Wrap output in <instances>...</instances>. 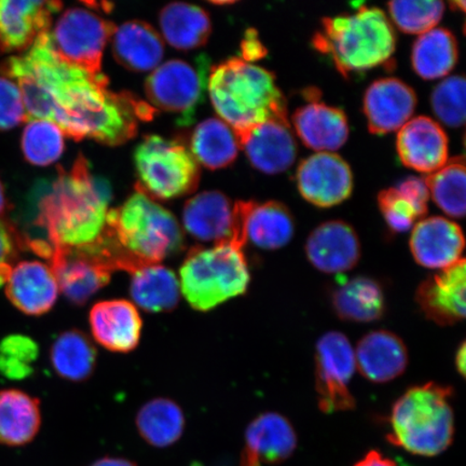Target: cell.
<instances>
[{"mask_svg":"<svg viewBox=\"0 0 466 466\" xmlns=\"http://www.w3.org/2000/svg\"><path fill=\"white\" fill-rule=\"evenodd\" d=\"M49 32L0 66V73L19 86L28 121L54 122L75 141L89 137L109 146L129 141L138 119L153 118L154 109L126 93L110 92L106 76L95 77L64 61Z\"/></svg>","mask_w":466,"mask_h":466,"instance_id":"cell-1","label":"cell"},{"mask_svg":"<svg viewBox=\"0 0 466 466\" xmlns=\"http://www.w3.org/2000/svg\"><path fill=\"white\" fill-rule=\"evenodd\" d=\"M110 199V185L92 174L84 156L76 159L71 170L60 168L38 201L36 225L46 233L50 255L57 248L89 247L100 241Z\"/></svg>","mask_w":466,"mask_h":466,"instance_id":"cell-2","label":"cell"},{"mask_svg":"<svg viewBox=\"0 0 466 466\" xmlns=\"http://www.w3.org/2000/svg\"><path fill=\"white\" fill-rule=\"evenodd\" d=\"M102 243L116 269L130 272L180 252L185 238L174 215L137 186L120 208L109 209Z\"/></svg>","mask_w":466,"mask_h":466,"instance_id":"cell-3","label":"cell"},{"mask_svg":"<svg viewBox=\"0 0 466 466\" xmlns=\"http://www.w3.org/2000/svg\"><path fill=\"white\" fill-rule=\"evenodd\" d=\"M208 87L213 107L235 133L268 120L289 124L287 98L276 76L241 57L211 69Z\"/></svg>","mask_w":466,"mask_h":466,"instance_id":"cell-4","label":"cell"},{"mask_svg":"<svg viewBox=\"0 0 466 466\" xmlns=\"http://www.w3.org/2000/svg\"><path fill=\"white\" fill-rule=\"evenodd\" d=\"M312 43L348 77L388 62L394 54L396 37L392 23L382 10L362 7L353 15L325 17L322 31Z\"/></svg>","mask_w":466,"mask_h":466,"instance_id":"cell-5","label":"cell"},{"mask_svg":"<svg viewBox=\"0 0 466 466\" xmlns=\"http://www.w3.org/2000/svg\"><path fill=\"white\" fill-rule=\"evenodd\" d=\"M452 389L434 382L413 387L392 408L388 441L421 457L450 448L454 434Z\"/></svg>","mask_w":466,"mask_h":466,"instance_id":"cell-6","label":"cell"},{"mask_svg":"<svg viewBox=\"0 0 466 466\" xmlns=\"http://www.w3.org/2000/svg\"><path fill=\"white\" fill-rule=\"evenodd\" d=\"M180 291L195 310L207 312L248 290L243 248L233 243L190 249L179 270Z\"/></svg>","mask_w":466,"mask_h":466,"instance_id":"cell-7","label":"cell"},{"mask_svg":"<svg viewBox=\"0 0 466 466\" xmlns=\"http://www.w3.org/2000/svg\"><path fill=\"white\" fill-rule=\"evenodd\" d=\"M134 162L139 188L151 198L173 199L190 194L200 182V167L185 145L150 136L137 146Z\"/></svg>","mask_w":466,"mask_h":466,"instance_id":"cell-8","label":"cell"},{"mask_svg":"<svg viewBox=\"0 0 466 466\" xmlns=\"http://www.w3.org/2000/svg\"><path fill=\"white\" fill-rule=\"evenodd\" d=\"M209 61L207 56L194 62L171 60L161 64L146 80L145 91L154 106L177 115V124L187 127L208 89Z\"/></svg>","mask_w":466,"mask_h":466,"instance_id":"cell-9","label":"cell"},{"mask_svg":"<svg viewBox=\"0 0 466 466\" xmlns=\"http://www.w3.org/2000/svg\"><path fill=\"white\" fill-rule=\"evenodd\" d=\"M115 29L114 23L89 10L72 8L61 15L49 35L52 46L64 61L95 77H102L103 52Z\"/></svg>","mask_w":466,"mask_h":466,"instance_id":"cell-10","label":"cell"},{"mask_svg":"<svg viewBox=\"0 0 466 466\" xmlns=\"http://www.w3.org/2000/svg\"><path fill=\"white\" fill-rule=\"evenodd\" d=\"M355 355L351 342L339 331L319 338L316 347V383L319 410L325 413L354 410L349 390L354 375Z\"/></svg>","mask_w":466,"mask_h":466,"instance_id":"cell-11","label":"cell"},{"mask_svg":"<svg viewBox=\"0 0 466 466\" xmlns=\"http://www.w3.org/2000/svg\"><path fill=\"white\" fill-rule=\"evenodd\" d=\"M50 267L58 289L75 305H84L107 285L116 268L100 242L77 248H57Z\"/></svg>","mask_w":466,"mask_h":466,"instance_id":"cell-12","label":"cell"},{"mask_svg":"<svg viewBox=\"0 0 466 466\" xmlns=\"http://www.w3.org/2000/svg\"><path fill=\"white\" fill-rule=\"evenodd\" d=\"M296 178L301 196L319 208L337 206L352 194L351 168L333 153L309 157L300 163Z\"/></svg>","mask_w":466,"mask_h":466,"instance_id":"cell-13","label":"cell"},{"mask_svg":"<svg viewBox=\"0 0 466 466\" xmlns=\"http://www.w3.org/2000/svg\"><path fill=\"white\" fill-rule=\"evenodd\" d=\"M60 2L0 0V50L26 51L43 34L48 33Z\"/></svg>","mask_w":466,"mask_h":466,"instance_id":"cell-14","label":"cell"},{"mask_svg":"<svg viewBox=\"0 0 466 466\" xmlns=\"http://www.w3.org/2000/svg\"><path fill=\"white\" fill-rule=\"evenodd\" d=\"M186 231L196 240L214 243L238 241L235 203L220 191H204L186 202L183 211Z\"/></svg>","mask_w":466,"mask_h":466,"instance_id":"cell-15","label":"cell"},{"mask_svg":"<svg viewBox=\"0 0 466 466\" xmlns=\"http://www.w3.org/2000/svg\"><path fill=\"white\" fill-rule=\"evenodd\" d=\"M238 147L258 170L279 174L293 166L297 145L289 124L268 120L249 129L235 133Z\"/></svg>","mask_w":466,"mask_h":466,"instance_id":"cell-16","label":"cell"},{"mask_svg":"<svg viewBox=\"0 0 466 466\" xmlns=\"http://www.w3.org/2000/svg\"><path fill=\"white\" fill-rule=\"evenodd\" d=\"M465 259L425 279L417 289L416 300L425 317L441 326L465 318Z\"/></svg>","mask_w":466,"mask_h":466,"instance_id":"cell-17","label":"cell"},{"mask_svg":"<svg viewBox=\"0 0 466 466\" xmlns=\"http://www.w3.org/2000/svg\"><path fill=\"white\" fill-rule=\"evenodd\" d=\"M416 106V92L396 78L375 81L364 96L367 124L377 136L400 130L410 120Z\"/></svg>","mask_w":466,"mask_h":466,"instance_id":"cell-18","label":"cell"},{"mask_svg":"<svg viewBox=\"0 0 466 466\" xmlns=\"http://www.w3.org/2000/svg\"><path fill=\"white\" fill-rule=\"evenodd\" d=\"M464 236L450 219L433 217L418 221L410 237V250L419 265L444 270L462 259Z\"/></svg>","mask_w":466,"mask_h":466,"instance_id":"cell-19","label":"cell"},{"mask_svg":"<svg viewBox=\"0 0 466 466\" xmlns=\"http://www.w3.org/2000/svg\"><path fill=\"white\" fill-rule=\"evenodd\" d=\"M5 287L11 304L32 317L49 312L60 293L55 272L38 260L21 261L14 266Z\"/></svg>","mask_w":466,"mask_h":466,"instance_id":"cell-20","label":"cell"},{"mask_svg":"<svg viewBox=\"0 0 466 466\" xmlns=\"http://www.w3.org/2000/svg\"><path fill=\"white\" fill-rule=\"evenodd\" d=\"M89 323L93 338L112 352L129 353L141 339V314L129 300L97 302L90 310Z\"/></svg>","mask_w":466,"mask_h":466,"instance_id":"cell-21","label":"cell"},{"mask_svg":"<svg viewBox=\"0 0 466 466\" xmlns=\"http://www.w3.org/2000/svg\"><path fill=\"white\" fill-rule=\"evenodd\" d=\"M400 159L412 170L432 174L448 162V137L442 127L429 116H417L398 134Z\"/></svg>","mask_w":466,"mask_h":466,"instance_id":"cell-22","label":"cell"},{"mask_svg":"<svg viewBox=\"0 0 466 466\" xmlns=\"http://www.w3.org/2000/svg\"><path fill=\"white\" fill-rule=\"evenodd\" d=\"M296 447L297 435L288 419L277 412L262 413L246 431L240 466L282 463Z\"/></svg>","mask_w":466,"mask_h":466,"instance_id":"cell-23","label":"cell"},{"mask_svg":"<svg viewBox=\"0 0 466 466\" xmlns=\"http://www.w3.org/2000/svg\"><path fill=\"white\" fill-rule=\"evenodd\" d=\"M309 261L325 273L351 270L360 258V244L357 232L340 220L326 221L309 236L306 243Z\"/></svg>","mask_w":466,"mask_h":466,"instance_id":"cell-24","label":"cell"},{"mask_svg":"<svg viewBox=\"0 0 466 466\" xmlns=\"http://www.w3.org/2000/svg\"><path fill=\"white\" fill-rule=\"evenodd\" d=\"M355 365L371 382L384 383L400 377L408 365V351L403 340L388 330L365 335L354 351Z\"/></svg>","mask_w":466,"mask_h":466,"instance_id":"cell-25","label":"cell"},{"mask_svg":"<svg viewBox=\"0 0 466 466\" xmlns=\"http://www.w3.org/2000/svg\"><path fill=\"white\" fill-rule=\"evenodd\" d=\"M293 124L308 148L319 153H331L342 147L349 137L345 113L317 100L296 110Z\"/></svg>","mask_w":466,"mask_h":466,"instance_id":"cell-26","label":"cell"},{"mask_svg":"<svg viewBox=\"0 0 466 466\" xmlns=\"http://www.w3.org/2000/svg\"><path fill=\"white\" fill-rule=\"evenodd\" d=\"M112 44L116 61L133 72L153 71L165 56L160 34L143 21L133 20L116 27Z\"/></svg>","mask_w":466,"mask_h":466,"instance_id":"cell-27","label":"cell"},{"mask_svg":"<svg viewBox=\"0 0 466 466\" xmlns=\"http://www.w3.org/2000/svg\"><path fill=\"white\" fill-rule=\"evenodd\" d=\"M42 425L37 399L15 389L0 390V445L29 444Z\"/></svg>","mask_w":466,"mask_h":466,"instance_id":"cell-28","label":"cell"},{"mask_svg":"<svg viewBox=\"0 0 466 466\" xmlns=\"http://www.w3.org/2000/svg\"><path fill=\"white\" fill-rule=\"evenodd\" d=\"M130 294L136 305L151 313L173 311L177 307L180 285L177 275L161 264H147L130 271Z\"/></svg>","mask_w":466,"mask_h":466,"instance_id":"cell-29","label":"cell"},{"mask_svg":"<svg viewBox=\"0 0 466 466\" xmlns=\"http://www.w3.org/2000/svg\"><path fill=\"white\" fill-rule=\"evenodd\" d=\"M337 316L348 322L370 323L380 319L386 300L380 284L367 277L346 279L331 294Z\"/></svg>","mask_w":466,"mask_h":466,"instance_id":"cell-30","label":"cell"},{"mask_svg":"<svg viewBox=\"0 0 466 466\" xmlns=\"http://www.w3.org/2000/svg\"><path fill=\"white\" fill-rule=\"evenodd\" d=\"M430 192L423 178L408 177L395 188L382 190L379 207L390 228L404 233L428 213Z\"/></svg>","mask_w":466,"mask_h":466,"instance_id":"cell-31","label":"cell"},{"mask_svg":"<svg viewBox=\"0 0 466 466\" xmlns=\"http://www.w3.org/2000/svg\"><path fill=\"white\" fill-rule=\"evenodd\" d=\"M160 27L167 43L175 49L188 51L207 44L212 32L211 20L198 5L172 3L161 10Z\"/></svg>","mask_w":466,"mask_h":466,"instance_id":"cell-32","label":"cell"},{"mask_svg":"<svg viewBox=\"0 0 466 466\" xmlns=\"http://www.w3.org/2000/svg\"><path fill=\"white\" fill-rule=\"evenodd\" d=\"M294 232V218L284 204L254 202L247 221L248 241L259 248L275 250L287 246Z\"/></svg>","mask_w":466,"mask_h":466,"instance_id":"cell-33","label":"cell"},{"mask_svg":"<svg viewBox=\"0 0 466 466\" xmlns=\"http://www.w3.org/2000/svg\"><path fill=\"white\" fill-rule=\"evenodd\" d=\"M458 44L445 28L420 35L413 45L411 62L415 72L425 80L445 77L458 62Z\"/></svg>","mask_w":466,"mask_h":466,"instance_id":"cell-34","label":"cell"},{"mask_svg":"<svg viewBox=\"0 0 466 466\" xmlns=\"http://www.w3.org/2000/svg\"><path fill=\"white\" fill-rule=\"evenodd\" d=\"M137 427L139 435L150 446L170 447L178 441L184 433V412L182 408L170 399H154L138 410Z\"/></svg>","mask_w":466,"mask_h":466,"instance_id":"cell-35","label":"cell"},{"mask_svg":"<svg viewBox=\"0 0 466 466\" xmlns=\"http://www.w3.org/2000/svg\"><path fill=\"white\" fill-rule=\"evenodd\" d=\"M190 146V153L196 161L211 170L230 166L238 157L235 132L218 118H209L198 125L192 133Z\"/></svg>","mask_w":466,"mask_h":466,"instance_id":"cell-36","label":"cell"},{"mask_svg":"<svg viewBox=\"0 0 466 466\" xmlns=\"http://www.w3.org/2000/svg\"><path fill=\"white\" fill-rule=\"evenodd\" d=\"M51 365L68 381L86 380L95 371L96 349L83 331L71 329L56 338L50 351Z\"/></svg>","mask_w":466,"mask_h":466,"instance_id":"cell-37","label":"cell"},{"mask_svg":"<svg viewBox=\"0 0 466 466\" xmlns=\"http://www.w3.org/2000/svg\"><path fill=\"white\" fill-rule=\"evenodd\" d=\"M423 180L430 196L448 217L464 218L466 173L463 158L448 161Z\"/></svg>","mask_w":466,"mask_h":466,"instance_id":"cell-38","label":"cell"},{"mask_svg":"<svg viewBox=\"0 0 466 466\" xmlns=\"http://www.w3.org/2000/svg\"><path fill=\"white\" fill-rule=\"evenodd\" d=\"M22 151L33 166L46 167L63 154L64 134L54 122L29 120L22 134Z\"/></svg>","mask_w":466,"mask_h":466,"instance_id":"cell-39","label":"cell"},{"mask_svg":"<svg viewBox=\"0 0 466 466\" xmlns=\"http://www.w3.org/2000/svg\"><path fill=\"white\" fill-rule=\"evenodd\" d=\"M390 15L401 32L422 35L432 31L445 13V5L437 0H405L388 4Z\"/></svg>","mask_w":466,"mask_h":466,"instance_id":"cell-40","label":"cell"},{"mask_svg":"<svg viewBox=\"0 0 466 466\" xmlns=\"http://www.w3.org/2000/svg\"><path fill=\"white\" fill-rule=\"evenodd\" d=\"M39 355L37 343L23 335H10L0 341V374L23 380L33 374Z\"/></svg>","mask_w":466,"mask_h":466,"instance_id":"cell-41","label":"cell"},{"mask_svg":"<svg viewBox=\"0 0 466 466\" xmlns=\"http://www.w3.org/2000/svg\"><path fill=\"white\" fill-rule=\"evenodd\" d=\"M465 79L462 76L442 80L432 95V108L442 124L460 127L465 124Z\"/></svg>","mask_w":466,"mask_h":466,"instance_id":"cell-42","label":"cell"},{"mask_svg":"<svg viewBox=\"0 0 466 466\" xmlns=\"http://www.w3.org/2000/svg\"><path fill=\"white\" fill-rule=\"evenodd\" d=\"M28 121L21 91L13 80L0 77V132Z\"/></svg>","mask_w":466,"mask_h":466,"instance_id":"cell-43","label":"cell"},{"mask_svg":"<svg viewBox=\"0 0 466 466\" xmlns=\"http://www.w3.org/2000/svg\"><path fill=\"white\" fill-rule=\"evenodd\" d=\"M16 255L15 233L0 220V288L7 282Z\"/></svg>","mask_w":466,"mask_h":466,"instance_id":"cell-44","label":"cell"},{"mask_svg":"<svg viewBox=\"0 0 466 466\" xmlns=\"http://www.w3.org/2000/svg\"><path fill=\"white\" fill-rule=\"evenodd\" d=\"M242 60L248 63L258 61L267 56V49L259 39V35L255 29L250 28L246 33L241 44Z\"/></svg>","mask_w":466,"mask_h":466,"instance_id":"cell-45","label":"cell"},{"mask_svg":"<svg viewBox=\"0 0 466 466\" xmlns=\"http://www.w3.org/2000/svg\"><path fill=\"white\" fill-rule=\"evenodd\" d=\"M354 466H398L393 460L382 456L381 452L371 451Z\"/></svg>","mask_w":466,"mask_h":466,"instance_id":"cell-46","label":"cell"},{"mask_svg":"<svg viewBox=\"0 0 466 466\" xmlns=\"http://www.w3.org/2000/svg\"><path fill=\"white\" fill-rule=\"evenodd\" d=\"M91 466H137L136 463L124 458H102Z\"/></svg>","mask_w":466,"mask_h":466,"instance_id":"cell-47","label":"cell"},{"mask_svg":"<svg viewBox=\"0 0 466 466\" xmlns=\"http://www.w3.org/2000/svg\"><path fill=\"white\" fill-rule=\"evenodd\" d=\"M466 351H465V343L463 342L461 346L458 349L457 357H456V364L459 374L462 376L465 375V363H466Z\"/></svg>","mask_w":466,"mask_h":466,"instance_id":"cell-48","label":"cell"},{"mask_svg":"<svg viewBox=\"0 0 466 466\" xmlns=\"http://www.w3.org/2000/svg\"><path fill=\"white\" fill-rule=\"evenodd\" d=\"M5 209V197L2 182H0V215H3Z\"/></svg>","mask_w":466,"mask_h":466,"instance_id":"cell-49","label":"cell"},{"mask_svg":"<svg viewBox=\"0 0 466 466\" xmlns=\"http://www.w3.org/2000/svg\"><path fill=\"white\" fill-rule=\"evenodd\" d=\"M452 5V9H460L461 11H465V2L463 0H460V2H452L451 3Z\"/></svg>","mask_w":466,"mask_h":466,"instance_id":"cell-50","label":"cell"},{"mask_svg":"<svg viewBox=\"0 0 466 466\" xmlns=\"http://www.w3.org/2000/svg\"><path fill=\"white\" fill-rule=\"evenodd\" d=\"M214 5H232L233 3L232 2H214L213 3Z\"/></svg>","mask_w":466,"mask_h":466,"instance_id":"cell-51","label":"cell"}]
</instances>
